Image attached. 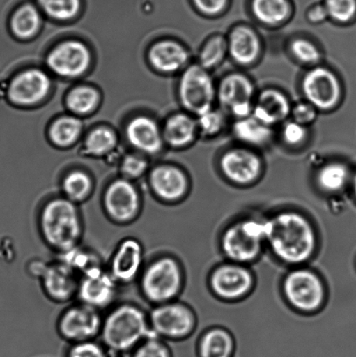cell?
<instances>
[{
	"label": "cell",
	"instance_id": "obj_1",
	"mask_svg": "<svg viewBox=\"0 0 356 357\" xmlns=\"http://www.w3.org/2000/svg\"><path fill=\"white\" fill-rule=\"evenodd\" d=\"M266 240L281 260L302 264L311 257L316 236L308 220L296 213H282L266 222Z\"/></svg>",
	"mask_w": 356,
	"mask_h": 357
},
{
	"label": "cell",
	"instance_id": "obj_2",
	"mask_svg": "<svg viewBox=\"0 0 356 357\" xmlns=\"http://www.w3.org/2000/svg\"><path fill=\"white\" fill-rule=\"evenodd\" d=\"M38 227L45 243L59 254L78 247L84 232L78 205L64 196L44 203L38 215Z\"/></svg>",
	"mask_w": 356,
	"mask_h": 357
},
{
	"label": "cell",
	"instance_id": "obj_3",
	"mask_svg": "<svg viewBox=\"0 0 356 357\" xmlns=\"http://www.w3.org/2000/svg\"><path fill=\"white\" fill-rule=\"evenodd\" d=\"M101 338L113 353L125 354L153 334L149 318L135 304L122 303L113 307L103 318Z\"/></svg>",
	"mask_w": 356,
	"mask_h": 357
},
{
	"label": "cell",
	"instance_id": "obj_4",
	"mask_svg": "<svg viewBox=\"0 0 356 357\" xmlns=\"http://www.w3.org/2000/svg\"><path fill=\"white\" fill-rule=\"evenodd\" d=\"M139 289L143 296L153 305L173 302L183 285V273L176 259L160 257L143 268Z\"/></svg>",
	"mask_w": 356,
	"mask_h": 357
},
{
	"label": "cell",
	"instance_id": "obj_5",
	"mask_svg": "<svg viewBox=\"0 0 356 357\" xmlns=\"http://www.w3.org/2000/svg\"><path fill=\"white\" fill-rule=\"evenodd\" d=\"M264 240H266V222L243 220L226 231L222 238V248L233 261H251L259 255Z\"/></svg>",
	"mask_w": 356,
	"mask_h": 357
},
{
	"label": "cell",
	"instance_id": "obj_6",
	"mask_svg": "<svg viewBox=\"0 0 356 357\" xmlns=\"http://www.w3.org/2000/svg\"><path fill=\"white\" fill-rule=\"evenodd\" d=\"M180 97L183 106L197 116L212 109L217 89L208 70L200 65L188 68L180 79Z\"/></svg>",
	"mask_w": 356,
	"mask_h": 357
},
{
	"label": "cell",
	"instance_id": "obj_7",
	"mask_svg": "<svg viewBox=\"0 0 356 357\" xmlns=\"http://www.w3.org/2000/svg\"><path fill=\"white\" fill-rule=\"evenodd\" d=\"M102 206L111 222L124 225L138 218L142 209L141 196L130 181L118 178L105 190Z\"/></svg>",
	"mask_w": 356,
	"mask_h": 357
},
{
	"label": "cell",
	"instance_id": "obj_8",
	"mask_svg": "<svg viewBox=\"0 0 356 357\" xmlns=\"http://www.w3.org/2000/svg\"><path fill=\"white\" fill-rule=\"evenodd\" d=\"M148 318L153 334L171 340L187 337L195 325V318L189 307L173 301L155 305Z\"/></svg>",
	"mask_w": 356,
	"mask_h": 357
},
{
	"label": "cell",
	"instance_id": "obj_9",
	"mask_svg": "<svg viewBox=\"0 0 356 357\" xmlns=\"http://www.w3.org/2000/svg\"><path fill=\"white\" fill-rule=\"evenodd\" d=\"M117 293V282L100 265L94 266L79 275L76 296L79 303L100 311L114 303Z\"/></svg>",
	"mask_w": 356,
	"mask_h": 357
},
{
	"label": "cell",
	"instance_id": "obj_10",
	"mask_svg": "<svg viewBox=\"0 0 356 357\" xmlns=\"http://www.w3.org/2000/svg\"><path fill=\"white\" fill-rule=\"evenodd\" d=\"M102 324L99 310L79 303L63 312L58 321V331L65 340L76 344L93 340L100 335Z\"/></svg>",
	"mask_w": 356,
	"mask_h": 357
},
{
	"label": "cell",
	"instance_id": "obj_11",
	"mask_svg": "<svg viewBox=\"0 0 356 357\" xmlns=\"http://www.w3.org/2000/svg\"><path fill=\"white\" fill-rule=\"evenodd\" d=\"M284 291L293 306L305 311L316 310L324 298L322 281L315 273L306 269L293 271L287 276Z\"/></svg>",
	"mask_w": 356,
	"mask_h": 357
},
{
	"label": "cell",
	"instance_id": "obj_12",
	"mask_svg": "<svg viewBox=\"0 0 356 357\" xmlns=\"http://www.w3.org/2000/svg\"><path fill=\"white\" fill-rule=\"evenodd\" d=\"M303 93L317 109H332L339 102L341 89L337 77L330 69L316 68L306 73L302 79Z\"/></svg>",
	"mask_w": 356,
	"mask_h": 357
},
{
	"label": "cell",
	"instance_id": "obj_13",
	"mask_svg": "<svg viewBox=\"0 0 356 357\" xmlns=\"http://www.w3.org/2000/svg\"><path fill=\"white\" fill-rule=\"evenodd\" d=\"M254 86L242 75H230L222 80L217 89L221 106L236 119H244L253 114Z\"/></svg>",
	"mask_w": 356,
	"mask_h": 357
},
{
	"label": "cell",
	"instance_id": "obj_14",
	"mask_svg": "<svg viewBox=\"0 0 356 357\" xmlns=\"http://www.w3.org/2000/svg\"><path fill=\"white\" fill-rule=\"evenodd\" d=\"M143 261L142 244L134 237L125 238L118 243L111 255L108 271L118 284H129L141 275L144 268Z\"/></svg>",
	"mask_w": 356,
	"mask_h": 357
},
{
	"label": "cell",
	"instance_id": "obj_15",
	"mask_svg": "<svg viewBox=\"0 0 356 357\" xmlns=\"http://www.w3.org/2000/svg\"><path fill=\"white\" fill-rule=\"evenodd\" d=\"M38 280L45 295L55 303H64L77 296L79 275L64 262L45 264Z\"/></svg>",
	"mask_w": 356,
	"mask_h": 357
},
{
	"label": "cell",
	"instance_id": "obj_16",
	"mask_svg": "<svg viewBox=\"0 0 356 357\" xmlns=\"http://www.w3.org/2000/svg\"><path fill=\"white\" fill-rule=\"evenodd\" d=\"M90 61V52L85 45L79 41H66L50 52L47 64L57 75L73 78L88 68Z\"/></svg>",
	"mask_w": 356,
	"mask_h": 357
},
{
	"label": "cell",
	"instance_id": "obj_17",
	"mask_svg": "<svg viewBox=\"0 0 356 357\" xmlns=\"http://www.w3.org/2000/svg\"><path fill=\"white\" fill-rule=\"evenodd\" d=\"M49 89L50 80L45 73L40 70H29L13 80L9 87V96L14 103L31 106L43 100L47 96Z\"/></svg>",
	"mask_w": 356,
	"mask_h": 357
},
{
	"label": "cell",
	"instance_id": "obj_18",
	"mask_svg": "<svg viewBox=\"0 0 356 357\" xmlns=\"http://www.w3.org/2000/svg\"><path fill=\"white\" fill-rule=\"evenodd\" d=\"M253 278L247 269L236 265H223L212 273L211 285L219 296L236 299L249 291Z\"/></svg>",
	"mask_w": 356,
	"mask_h": 357
},
{
	"label": "cell",
	"instance_id": "obj_19",
	"mask_svg": "<svg viewBox=\"0 0 356 357\" xmlns=\"http://www.w3.org/2000/svg\"><path fill=\"white\" fill-rule=\"evenodd\" d=\"M153 195L164 203L179 202L187 194L186 176L177 167L162 166L153 169L149 178Z\"/></svg>",
	"mask_w": 356,
	"mask_h": 357
},
{
	"label": "cell",
	"instance_id": "obj_20",
	"mask_svg": "<svg viewBox=\"0 0 356 357\" xmlns=\"http://www.w3.org/2000/svg\"><path fill=\"white\" fill-rule=\"evenodd\" d=\"M221 167L229 180L239 184L256 181L261 173V163L254 153L245 149H233L222 156Z\"/></svg>",
	"mask_w": 356,
	"mask_h": 357
},
{
	"label": "cell",
	"instance_id": "obj_21",
	"mask_svg": "<svg viewBox=\"0 0 356 357\" xmlns=\"http://www.w3.org/2000/svg\"><path fill=\"white\" fill-rule=\"evenodd\" d=\"M292 108L288 98L280 91H263L254 104L253 116L263 123L272 126L281 123L291 114Z\"/></svg>",
	"mask_w": 356,
	"mask_h": 357
},
{
	"label": "cell",
	"instance_id": "obj_22",
	"mask_svg": "<svg viewBox=\"0 0 356 357\" xmlns=\"http://www.w3.org/2000/svg\"><path fill=\"white\" fill-rule=\"evenodd\" d=\"M229 52L233 61L240 65H249L259 55L261 43L256 31L250 27L233 28L228 40Z\"/></svg>",
	"mask_w": 356,
	"mask_h": 357
},
{
	"label": "cell",
	"instance_id": "obj_23",
	"mask_svg": "<svg viewBox=\"0 0 356 357\" xmlns=\"http://www.w3.org/2000/svg\"><path fill=\"white\" fill-rule=\"evenodd\" d=\"M127 134L131 144L143 152L155 153L162 148L159 128L148 118L134 119L129 124Z\"/></svg>",
	"mask_w": 356,
	"mask_h": 357
},
{
	"label": "cell",
	"instance_id": "obj_24",
	"mask_svg": "<svg viewBox=\"0 0 356 357\" xmlns=\"http://www.w3.org/2000/svg\"><path fill=\"white\" fill-rule=\"evenodd\" d=\"M149 58L156 69L171 73L186 65L188 54L186 49L176 42L162 41L153 45Z\"/></svg>",
	"mask_w": 356,
	"mask_h": 357
},
{
	"label": "cell",
	"instance_id": "obj_25",
	"mask_svg": "<svg viewBox=\"0 0 356 357\" xmlns=\"http://www.w3.org/2000/svg\"><path fill=\"white\" fill-rule=\"evenodd\" d=\"M233 135L239 141L251 146H263L270 141L272 129L253 115L240 119L233 125Z\"/></svg>",
	"mask_w": 356,
	"mask_h": 357
},
{
	"label": "cell",
	"instance_id": "obj_26",
	"mask_svg": "<svg viewBox=\"0 0 356 357\" xmlns=\"http://www.w3.org/2000/svg\"><path fill=\"white\" fill-rule=\"evenodd\" d=\"M197 127V122L187 115H174L166 124L167 142L176 148L187 146L194 141Z\"/></svg>",
	"mask_w": 356,
	"mask_h": 357
},
{
	"label": "cell",
	"instance_id": "obj_27",
	"mask_svg": "<svg viewBox=\"0 0 356 357\" xmlns=\"http://www.w3.org/2000/svg\"><path fill=\"white\" fill-rule=\"evenodd\" d=\"M199 353L201 357H232L233 338L226 331L215 328L201 338Z\"/></svg>",
	"mask_w": 356,
	"mask_h": 357
},
{
	"label": "cell",
	"instance_id": "obj_28",
	"mask_svg": "<svg viewBox=\"0 0 356 357\" xmlns=\"http://www.w3.org/2000/svg\"><path fill=\"white\" fill-rule=\"evenodd\" d=\"M93 189L90 176L82 171L70 173L62 182L63 196L77 205L86 202L92 195Z\"/></svg>",
	"mask_w": 356,
	"mask_h": 357
},
{
	"label": "cell",
	"instance_id": "obj_29",
	"mask_svg": "<svg viewBox=\"0 0 356 357\" xmlns=\"http://www.w3.org/2000/svg\"><path fill=\"white\" fill-rule=\"evenodd\" d=\"M252 9L257 19L268 24L284 22L291 10L287 0H254Z\"/></svg>",
	"mask_w": 356,
	"mask_h": 357
},
{
	"label": "cell",
	"instance_id": "obj_30",
	"mask_svg": "<svg viewBox=\"0 0 356 357\" xmlns=\"http://www.w3.org/2000/svg\"><path fill=\"white\" fill-rule=\"evenodd\" d=\"M348 176L350 173L343 164L330 163L319 171L317 181L324 191L336 192L341 191L346 185Z\"/></svg>",
	"mask_w": 356,
	"mask_h": 357
},
{
	"label": "cell",
	"instance_id": "obj_31",
	"mask_svg": "<svg viewBox=\"0 0 356 357\" xmlns=\"http://www.w3.org/2000/svg\"><path fill=\"white\" fill-rule=\"evenodd\" d=\"M40 24V13L31 5L24 6L17 10L12 21L13 33L23 38L33 36Z\"/></svg>",
	"mask_w": 356,
	"mask_h": 357
},
{
	"label": "cell",
	"instance_id": "obj_32",
	"mask_svg": "<svg viewBox=\"0 0 356 357\" xmlns=\"http://www.w3.org/2000/svg\"><path fill=\"white\" fill-rule=\"evenodd\" d=\"M228 52V40L225 38L219 35L212 37L201 49L200 57H199L200 66L208 71L217 68L224 61Z\"/></svg>",
	"mask_w": 356,
	"mask_h": 357
},
{
	"label": "cell",
	"instance_id": "obj_33",
	"mask_svg": "<svg viewBox=\"0 0 356 357\" xmlns=\"http://www.w3.org/2000/svg\"><path fill=\"white\" fill-rule=\"evenodd\" d=\"M82 128V122L75 118L59 119L51 128V138L58 146H69L78 139Z\"/></svg>",
	"mask_w": 356,
	"mask_h": 357
},
{
	"label": "cell",
	"instance_id": "obj_34",
	"mask_svg": "<svg viewBox=\"0 0 356 357\" xmlns=\"http://www.w3.org/2000/svg\"><path fill=\"white\" fill-rule=\"evenodd\" d=\"M99 96L89 87H78L70 93L68 105L77 114H87L97 106Z\"/></svg>",
	"mask_w": 356,
	"mask_h": 357
},
{
	"label": "cell",
	"instance_id": "obj_35",
	"mask_svg": "<svg viewBox=\"0 0 356 357\" xmlns=\"http://www.w3.org/2000/svg\"><path fill=\"white\" fill-rule=\"evenodd\" d=\"M40 6L49 16L58 20H68L78 13L79 0H38Z\"/></svg>",
	"mask_w": 356,
	"mask_h": 357
},
{
	"label": "cell",
	"instance_id": "obj_36",
	"mask_svg": "<svg viewBox=\"0 0 356 357\" xmlns=\"http://www.w3.org/2000/svg\"><path fill=\"white\" fill-rule=\"evenodd\" d=\"M59 261L64 262L79 275L94 266L100 265L93 255L88 251L80 250L79 246L65 252V253L61 254V260Z\"/></svg>",
	"mask_w": 356,
	"mask_h": 357
},
{
	"label": "cell",
	"instance_id": "obj_37",
	"mask_svg": "<svg viewBox=\"0 0 356 357\" xmlns=\"http://www.w3.org/2000/svg\"><path fill=\"white\" fill-rule=\"evenodd\" d=\"M116 143V137L113 132L107 128H99L93 131L86 139V149L95 155H104L109 152Z\"/></svg>",
	"mask_w": 356,
	"mask_h": 357
},
{
	"label": "cell",
	"instance_id": "obj_38",
	"mask_svg": "<svg viewBox=\"0 0 356 357\" xmlns=\"http://www.w3.org/2000/svg\"><path fill=\"white\" fill-rule=\"evenodd\" d=\"M327 15L337 22L346 23L356 13V0H327Z\"/></svg>",
	"mask_w": 356,
	"mask_h": 357
},
{
	"label": "cell",
	"instance_id": "obj_39",
	"mask_svg": "<svg viewBox=\"0 0 356 357\" xmlns=\"http://www.w3.org/2000/svg\"><path fill=\"white\" fill-rule=\"evenodd\" d=\"M291 48L295 58L303 64L315 65L322 59V54L318 48L304 38H298L293 41Z\"/></svg>",
	"mask_w": 356,
	"mask_h": 357
},
{
	"label": "cell",
	"instance_id": "obj_40",
	"mask_svg": "<svg viewBox=\"0 0 356 357\" xmlns=\"http://www.w3.org/2000/svg\"><path fill=\"white\" fill-rule=\"evenodd\" d=\"M132 357H172L167 346L157 335H153L134 349Z\"/></svg>",
	"mask_w": 356,
	"mask_h": 357
},
{
	"label": "cell",
	"instance_id": "obj_41",
	"mask_svg": "<svg viewBox=\"0 0 356 357\" xmlns=\"http://www.w3.org/2000/svg\"><path fill=\"white\" fill-rule=\"evenodd\" d=\"M225 125V117L221 111L212 109L199 115L197 126L204 135L212 136L219 134Z\"/></svg>",
	"mask_w": 356,
	"mask_h": 357
},
{
	"label": "cell",
	"instance_id": "obj_42",
	"mask_svg": "<svg viewBox=\"0 0 356 357\" xmlns=\"http://www.w3.org/2000/svg\"><path fill=\"white\" fill-rule=\"evenodd\" d=\"M68 357H109V355L102 345L91 340L73 344Z\"/></svg>",
	"mask_w": 356,
	"mask_h": 357
},
{
	"label": "cell",
	"instance_id": "obj_43",
	"mask_svg": "<svg viewBox=\"0 0 356 357\" xmlns=\"http://www.w3.org/2000/svg\"><path fill=\"white\" fill-rule=\"evenodd\" d=\"M317 111L318 109L309 101L300 102L292 108L293 121L307 127L316 120L317 114H318Z\"/></svg>",
	"mask_w": 356,
	"mask_h": 357
},
{
	"label": "cell",
	"instance_id": "obj_44",
	"mask_svg": "<svg viewBox=\"0 0 356 357\" xmlns=\"http://www.w3.org/2000/svg\"><path fill=\"white\" fill-rule=\"evenodd\" d=\"M282 137L288 145L295 146L301 144L307 137L305 126L297 123L295 121H289L282 128Z\"/></svg>",
	"mask_w": 356,
	"mask_h": 357
},
{
	"label": "cell",
	"instance_id": "obj_45",
	"mask_svg": "<svg viewBox=\"0 0 356 357\" xmlns=\"http://www.w3.org/2000/svg\"><path fill=\"white\" fill-rule=\"evenodd\" d=\"M146 167L148 164L144 160L136 156H128L122 163L121 171L127 178H137L146 172Z\"/></svg>",
	"mask_w": 356,
	"mask_h": 357
},
{
	"label": "cell",
	"instance_id": "obj_46",
	"mask_svg": "<svg viewBox=\"0 0 356 357\" xmlns=\"http://www.w3.org/2000/svg\"><path fill=\"white\" fill-rule=\"evenodd\" d=\"M195 6L207 15H217L225 8L226 0H194Z\"/></svg>",
	"mask_w": 356,
	"mask_h": 357
},
{
	"label": "cell",
	"instance_id": "obj_47",
	"mask_svg": "<svg viewBox=\"0 0 356 357\" xmlns=\"http://www.w3.org/2000/svg\"><path fill=\"white\" fill-rule=\"evenodd\" d=\"M327 15L325 6H317L316 8L310 10L309 14V20L314 23L323 22V20L327 19Z\"/></svg>",
	"mask_w": 356,
	"mask_h": 357
},
{
	"label": "cell",
	"instance_id": "obj_48",
	"mask_svg": "<svg viewBox=\"0 0 356 357\" xmlns=\"http://www.w3.org/2000/svg\"><path fill=\"white\" fill-rule=\"evenodd\" d=\"M354 189H355V194L356 195V176L355 177V180H354Z\"/></svg>",
	"mask_w": 356,
	"mask_h": 357
}]
</instances>
